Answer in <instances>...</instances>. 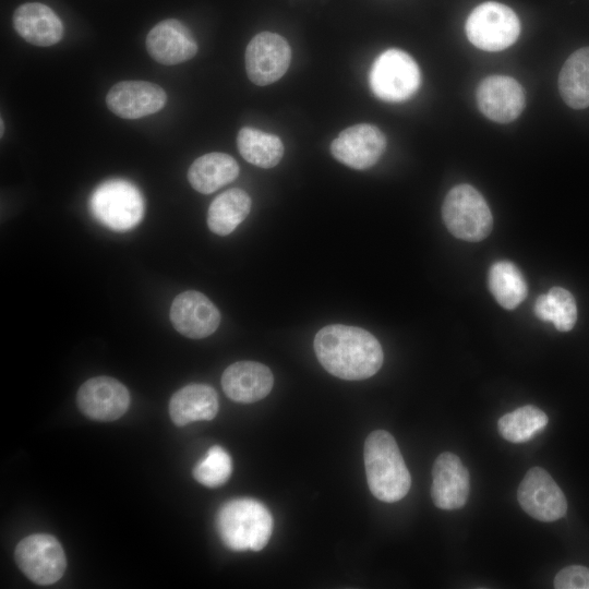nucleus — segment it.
<instances>
[{
	"label": "nucleus",
	"instance_id": "obj_1",
	"mask_svg": "<svg viewBox=\"0 0 589 589\" xmlns=\"http://www.w3.org/2000/svg\"><path fill=\"white\" fill-rule=\"evenodd\" d=\"M313 347L322 366L342 380L369 378L383 364L381 344L371 333L360 327L327 325L316 333Z\"/></svg>",
	"mask_w": 589,
	"mask_h": 589
},
{
	"label": "nucleus",
	"instance_id": "obj_2",
	"mask_svg": "<svg viewBox=\"0 0 589 589\" xmlns=\"http://www.w3.org/2000/svg\"><path fill=\"white\" fill-rule=\"evenodd\" d=\"M364 467L369 489L380 501L394 503L407 495L411 477L390 433L376 430L364 443Z\"/></svg>",
	"mask_w": 589,
	"mask_h": 589
},
{
	"label": "nucleus",
	"instance_id": "obj_3",
	"mask_svg": "<svg viewBox=\"0 0 589 589\" xmlns=\"http://www.w3.org/2000/svg\"><path fill=\"white\" fill-rule=\"evenodd\" d=\"M268 508L253 498L226 502L216 516V529L221 542L232 551H261L273 531Z\"/></svg>",
	"mask_w": 589,
	"mask_h": 589
},
{
	"label": "nucleus",
	"instance_id": "obj_4",
	"mask_svg": "<svg viewBox=\"0 0 589 589\" xmlns=\"http://www.w3.org/2000/svg\"><path fill=\"white\" fill-rule=\"evenodd\" d=\"M442 217L454 237L470 242L485 239L493 227L486 201L478 190L466 183L448 191L443 202Z\"/></svg>",
	"mask_w": 589,
	"mask_h": 589
},
{
	"label": "nucleus",
	"instance_id": "obj_5",
	"mask_svg": "<svg viewBox=\"0 0 589 589\" xmlns=\"http://www.w3.org/2000/svg\"><path fill=\"white\" fill-rule=\"evenodd\" d=\"M89 209L105 227L127 231L140 224L145 204L140 190L130 181L107 180L91 194Z\"/></svg>",
	"mask_w": 589,
	"mask_h": 589
},
{
	"label": "nucleus",
	"instance_id": "obj_6",
	"mask_svg": "<svg viewBox=\"0 0 589 589\" xmlns=\"http://www.w3.org/2000/svg\"><path fill=\"white\" fill-rule=\"evenodd\" d=\"M369 82L377 98L388 103H400L409 99L418 91L421 74L410 55L390 48L374 60Z\"/></svg>",
	"mask_w": 589,
	"mask_h": 589
},
{
	"label": "nucleus",
	"instance_id": "obj_7",
	"mask_svg": "<svg viewBox=\"0 0 589 589\" xmlns=\"http://www.w3.org/2000/svg\"><path fill=\"white\" fill-rule=\"evenodd\" d=\"M465 29L468 40L477 48L501 51L516 43L520 34V22L509 7L488 1L470 12Z\"/></svg>",
	"mask_w": 589,
	"mask_h": 589
},
{
	"label": "nucleus",
	"instance_id": "obj_8",
	"mask_svg": "<svg viewBox=\"0 0 589 589\" xmlns=\"http://www.w3.org/2000/svg\"><path fill=\"white\" fill-rule=\"evenodd\" d=\"M20 569L37 585L57 582L64 574L67 560L60 542L52 536L35 533L22 539L14 551Z\"/></svg>",
	"mask_w": 589,
	"mask_h": 589
},
{
	"label": "nucleus",
	"instance_id": "obj_9",
	"mask_svg": "<svg viewBox=\"0 0 589 589\" xmlns=\"http://www.w3.org/2000/svg\"><path fill=\"white\" fill-rule=\"evenodd\" d=\"M290 61V46L283 36L276 33L256 34L245 49L248 77L259 86L278 81L288 70Z\"/></svg>",
	"mask_w": 589,
	"mask_h": 589
},
{
	"label": "nucleus",
	"instance_id": "obj_10",
	"mask_svg": "<svg viewBox=\"0 0 589 589\" xmlns=\"http://www.w3.org/2000/svg\"><path fill=\"white\" fill-rule=\"evenodd\" d=\"M517 500L521 508L532 518L551 522L562 518L567 512V501L543 468L529 469L517 490Z\"/></svg>",
	"mask_w": 589,
	"mask_h": 589
},
{
	"label": "nucleus",
	"instance_id": "obj_11",
	"mask_svg": "<svg viewBox=\"0 0 589 589\" xmlns=\"http://www.w3.org/2000/svg\"><path fill=\"white\" fill-rule=\"evenodd\" d=\"M386 148V137L375 125L360 123L341 131L330 144L332 155L357 170L374 166Z\"/></svg>",
	"mask_w": 589,
	"mask_h": 589
},
{
	"label": "nucleus",
	"instance_id": "obj_12",
	"mask_svg": "<svg viewBox=\"0 0 589 589\" xmlns=\"http://www.w3.org/2000/svg\"><path fill=\"white\" fill-rule=\"evenodd\" d=\"M76 402L87 418L96 421H113L127 412L130 394L118 380L96 376L80 386Z\"/></svg>",
	"mask_w": 589,
	"mask_h": 589
},
{
	"label": "nucleus",
	"instance_id": "obj_13",
	"mask_svg": "<svg viewBox=\"0 0 589 589\" xmlns=\"http://www.w3.org/2000/svg\"><path fill=\"white\" fill-rule=\"evenodd\" d=\"M480 111L490 120L508 123L522 112L526 98L517 80L506 75H491L483 79L477 88Z\"/></svg>",
	"mask_w": 589,
	"mask_h": 589
},
{
	"label": "nucleus",
	"instance_id": "obj_14",
	"mask_svg": "<svg viewBox=\"0 0 589 589\" xmlns=\"http://www.w3.org/2000/svg\"><path fill=\"white\" fill-rule=\"evenodd\" d=\"M220 318L216 305L195 290L179 293L171 303V324L189 338L201 339L212 335L219 326Z\"/></svg>",
	"mask_w": 589,
	"mask_h": 589
},
{
	"label": "nucleus",
	"instance_id": "obj_15",
	"mask_svg": "<svg viewBox=\"0 0 589 589\" xmlns=\"http://www.w3.org/2000/svg\"><path fill=\"white\" fill-rule=\"evenodd\" d=\"M165 91L146 81H122L115 84L106 96L110 111L123 119H140L164 108Z\"/></svg>",
	"mask_w": 589,
	"mask_h": 589
},
{
	"label": "nucleus",
	"instance_id": "obj_16",
	"mask_svg": "<svg viewBox=\"0 0 589 589\" xmlns=\"http://www.w3.org/2000/svg\"><path fill=\"white\" fill-rule=\"evenodd\" d=\"M431 496L441 509L461 508L469 495L470 478L460 458L453 453H442L432 469Z\"/></svg>",
	"mask_w": 589,
	"mask_h": 589
},
{
	"label": "nucleus",
	"instance_id": "obj_17",
	"mask_svg": "<svg viewBox=\"0 0 589 589\" xmlns=\"http://www.w3.org/2000/svg\"><path fill=\"white\" fill-rule=\"evenodd\" d=\"M149 56L165 65L190 60L197 52V43L191 31L176 19L157 23L145 40Z\"/></svg>",
	"mask_w": 589,
	"mask_h": 589
},
{
	"label": "nucleus",
	"instance_id": "obj_18",
	"mask_svg": "<svg viewBox=\"0 0 589 589\" xmlns=\"http://www.w3.org/2000/svg\"><path fill=\"white\" fill-rule=\"evenodd\" d=\"M274 385L268 366L255 361H238L230 364L221 375V387L228 398L250 404L266 397Z\"/></svg>",
	"mask_w": 589,
	"mask_h": 589
},
{
	"label": "nucleus",
	"instance_id": "obj_19",
	"mask_svg": "<svg viewBox=\"0 0 589 589\" xmlns=\"http://www.w3.org/2000/svg\"><path fill=\"white\" fill-rule=\"evenodd\" d=\"M13 27L27 43L48 47L59 43L63 36V25L59 16L48 5L27 2L17 7L12 16Z\"/></svg>",
	"mask_w": 589,
	"mask_h": 589
},
{
	"label": "nucleus",
	"instance_id": "obj_20",
	"mask_svg": "<svg viewBox=\"0 0 589 589\" xmlns=\"http://www.w3.org/2000/svg\"><path fill=\"white\" fill-rule=\"evenodd\" d=\"M216 390L206 384H189L177 390L169 401V414L178 426L212 420L218 411Z\"/></svg>",
	"mask_w": 589,
	"mask_h": 589
},
{
	"label": "nucleus",
	"instance_id": "obj_21",
	"mask_svg": "<svg viewBox=\"0 0 589 589\" xmlns=\"http://www.w3.org/2000/svg\"><path fill=\"white\" fill-rule=\"evenodd\" d=\"M239 175V165L225 153H208L196 158L188 170L192 188L209 194L233 181Z\"/></svg>",
	"mask_w": 589,
	"mask_h": 589
},
{
	"label": "nucleus",
	"instance_id": "obj_22",
	"mask_svg": "<svg viewBox=\"0 0 589 589\" xmlns=\"http://www.w3.org/2000/svg\"><path fill=\"white\" fill-rule=\"evenodd\" d=\"M558 91L573 109L589 107V47L573 52L558 75Z\"/></svg>",
	"mask_w": 589,
	"mask_h": 589
},
{
	"label": "nucleus",
	"instance_id": "obj_23",
	"mask_svg": "<svg viewBox=\"0 0 589 589\" xmlns=\"http://www.w3.org/2000/svg\"><path fill=\"white\" fill-rule=\"evenodd\" d=\"M251 211L250 195L238 188L229 189L211 203L207 211V226L218 236L231 233Z\"/></svg>",
	"mask_w": 589,
	"mask_h": 589
},
{
	"label": "nucleus",
	"instance_id": "obj_24",
	"mask_svg": "<svg viewBox=\"0 0 589 589\" xmlns=\"http://www.w3.org/2000/svg\"><path fill=\"white\" fill-rule=\"evenodd\" d=\"M237 146L248 163L264 169L277 166L284 156V145L277 135L249 127L238 132Z\"/></svg>",
	"mask_w": 589,
	"mask_h": 589
},
{
	"label": "nucleus",
	"instance_id": "obj_25",
	"mask_svg": "<svg viewBox=\"0 0 589 589\" xmlns=\"http://www.w3.org/2000/svg\"><path fill=\"white\" fill-rule=\"evenodd\" d=\"M488 283L497 303L506 310L517 308L528 293L524 275L508 261H498L491 266Z\"/></svg>",
	"mask_w": 589,
	"mask_h": 589
},
{
	"label": "nucleus",
	"instance_id": "obj_26",
	"mask_svg": "<svg viewBox=\"0 0 589 589\" xmlns=\"http://www.w3.org/2000/svg\"><path fill=\"white\" fill-rule=\"evenodd\" d=\"M534 314L544 322L553 323L556 329L568 332L577 321L576 301L568 290L553 287L537 298Z\"/></svg>",
	"mask_w": 589,
	"mask_h": 589
},
{
	"label": "nucleus",
	"instance_id": "obj_27",
	"mask_svg": "<svg viewBox=\"0 0 589 589\" xmlns=\"http://www.w3.org/2000/svg\"><path fill=\"white\" fill-rule=\"evenodd\" d=\"M548 422V416L541 409L527 405L501 417L497 429L503 438L519 444L533 438Z\"/></svg>",
	"mask_w": 589,
	"mask_h": 589
},
{
	"label": "nucleus",
	"instance_id": "obj_28",
	"mask_svg": "<svg viewBox=\"0 0 589 589\" xmlns=\"http://www.w3.org/2000/svg\"><path fill=\"white\" fill-rule=\"evenodd\" d=\"M231 472V457L218 445L212 446L193 468L194 479L207 488H217L225 484Z\"/></svg>",
	"mask_w": 589,
	"mask_h": 589
},
{
	"label": "nucleus",
	"instance_id": "obj_29",
	"mask_svg": "<svg viewBox=\"0 0 589 589\" xmlns=\"http://www.w3.org/2000/svg\"><path fill=\"white\" fill-rule=\"evenodd\" d=\"M556 589H589V568L579 565L561 569L554 578Z\"/></svg>",
	"mask_w": 589,
	"mask_h": 589
},
{
	"label": "nucleus",
	"instance_id": "obj_30",
	"mask_svg": "<svg viewBox=\"0 0 589 589\" xmlns=\"http://www.w3.org/2000/svg\"><path fill=\"white\" fill-rule=\"evenodd\" d=\"M0 122H1V128H0V129H1V132H0V135L2 136V135H3V130H4V123H3V119H2V118H1Z\"/></svg>",
	"mask_w": 589,
	"mask_h": 589
}]
</instances>
